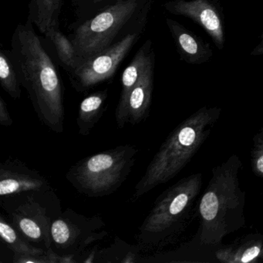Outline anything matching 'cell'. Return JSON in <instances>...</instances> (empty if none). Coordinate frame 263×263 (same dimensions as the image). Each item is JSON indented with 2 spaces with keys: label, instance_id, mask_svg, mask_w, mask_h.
<instances>
[{
  "label": "cell",
  "instance_id": "3957f363",
  "mask_svg": "<svg viewBox=\"0 0 263 263\" xmlns=\"http://www.w3.org/2000/svg\"><path fill=\"white\" fill-rule=\"evenodd\" d=\"M218 107H203L180 123L160 147L135 187L134 200L176 177L209 138L221 117Z\"/></svg>",
  "mask_w": 263,
  "mask_h": 263
},
{
  "label": "cell",
  "instance_id": "603a6c76",
  "mask_svg": "<svg viewBox=\"0 0 263 263\" xmlns=\"http://www.w3.org/2000/svg\"><path fill=\"white\" fill-rule=\"evenodd\" d=\"M251 150V167L255 176L263 180V127L254 135Z\"/></svg>",
  "mask_w": 263,
  "mask_h": 263
},
{
  "label": "cell",
  "instance_id": "9a60e30c",
  "mask_svg": "<svg viewBox=\"0 0 263 263\" xmlns=\"http://www.w3.org/2000/svg\"><path fill=\"white\" fill-rule=\"evenodd\" d=\"M155 62L154 58L147 64L129 96L127 118L129 124L132 125L144 122L150 114L155 81Z\"/></svg>",
  "mask_w": 263,
  "mask_h": 263
},
{
  "label": "cell",
  "instance_id": "5b68a950",
  "mask_svg": "<svg viewBox=\"0 0 263 263\" xmlns=\"http://www.w3.org/2000/svg\"><path fill=\"white\" fill-rule=\"evenodd\" d=\"M153 0H118L90 17L79 21L68 36L80 61L143 32Z\"/></svg>",
  "mask_w": 263,
  "mask_h": 263
},
{
  "label": "cell",
  "instance_id": "484cf974",
  "mask_svg": "<svg viewBox=\"0 0 263 263\" xmlns=\"http://www.w3.org/2000/svg\"><path fill=\"white\" fill-rule=\"evenodd\" d=\"M262 261H263V256H262Z\"/></svg>",
  "mask_w": 263,
  "mask_h": 263
},
{
  "label": "cell",
  "instance_id": "d4e9b609",
  "mask_svg": "<svg viewBox=\"0 0 263 263\" xmlns=\"http://www.w3.org/2000/svg\"><path fill=\"white\" fill-rule=\"evenodd\" d=\"M252 56H261L263 55V33L261 36V40L260 42L258 43V45L252 50V53H251Z\"/></svg>",
  "mask_w": 263,
  "mask_h": 263
},
{
  "label": "cell",
  "instance_id": "6da1fadb",
  "mask_svg": "<svg viewBox=\"0 0 263 263\" xmlns=\"http://www.w3.org/2000/svg\"><path fill=\"white\" fill-rule=\"evenodd\" d=\"M10 51L20 82L40 121L54 133L62 134L65 119L64 84L28 20L16 27Z\"/></svg>",
  "mask_w": 263,
  "mask_h": 263
},
{
  "label": "cell",
  "instance_id": "7c38bea8",
  "mask_svg": "<svg viewBox=\"0 0 263 263\" xmlns=\"http://www.w3.org/2000/svg\"><path fill=\"white\" fill-rule=\"evenodd\" d=\"M155 58L152 43L147 40L140 47L130 64L126 67L121 77V92L115 110V121L119 128H124L128 123L127 104L132 89L144 73L147 64Z\"/></svg>",
  "mask_w": 263,
  "mask_h": 263
},
{
  "label": "cell",
  "instance_id": "d6986e66",
  "mask_svg": "<svg viewBox=\"0 0 263 263\" xmlns=\"http://www.w3.org/2000/svg\"><path fill=\"white\" fill-rule=\"evenodd\" d=\"M0 83L3 89L13 99L21 97V84L13 64L11 51L0 50Z\"/></svg>",
  "mask_w": 263,
  "mask_h": 263
},
{
  "label": "cell",
  "instance_id": "30bf717a",
  "mask_svg": "<svg viewBox=\"0 0 263 263\" xmlns=\"http://www.w3.org/2000/svg\"><path fill=\"white\" fill-rule=\"evenodd\" d=\"M164 7L172 14L185 16L195 21L209 33L218 49L224 48L222 17L216 1L171 0L164 4Z\"/></svg>",
  "mask_w": 263,
  "mask_h": 263
},
{
  "label": "cell",
  "instance_id": "7a4b0ae2",
  "mask_svg": "<svg viewBox=\"0 0 263 263\" xmlns=\"http://www.w3.org/2000/svg\"><path fill=\"white\" fill-rule=\"evenodd\" d=\"M239 157L234 154L215 166L198 203L199 226L190 241L204 250H215L222 240L246 226V192L240 185L242 170Z\"/></svg>",
  "mask_w": 263,
  "mask_h": 263
},
{
  "label": "cell",
  "instance_id": "277c9868",
  "mask_svg": "<svg viewBox=\"0 0 263 263\" xmlns=\"http://www.w3.org/2000/svg\"><path fill=\"white\" fill-rule=\"evenodd\" d=\"M202 181V173L192 174L158 197L139 228L137 239L141 250H160L182 236L198 215Z\"/></svg>",
  "mask_w": 263,
  "mask_h": 263
},
{
  "label": "cell",
  "instance_id": "44dd1931",
  "mask_svg": "<svg viewBox=\"0 0 263 263\" xmlns=\"http://www.w3.org/2000/svg\"><path fill=\"white\" fill-rule=\"evenodd\" d=\"M141 250L139 246H132L125 241L117 238L115 244L107 249H101L96 252L95 262H136L138 252Z\"/></svg>",
  "mask_w": 263,
  "mask_h": 263
},
{
  "label": "cell",
  "instance_id": "7402d4cb",
  "mask_svg": "<svg viewBox=\"0 0 263 263\" xmlns=\"http://www.w3.org/2000/svg\"><path fill=\"white\" fill-rule=\"evenodd\" d=\"M118 0H72V4L76 7L79 21L90 17L107 6Z\"/></svg>",
  "mask_w": 263,
  "mask_h": 263
},
{
  "label": "cell",
  "instance_id": "5bb4252c",
  "mask_svg": "<svg viewBox=\"0 0 263 263\" xmlns=\"http://www.w3.org/2000/svg\"><path fill=\"white\" fill-rule=\"evenodd\" d=\"M262 256L263 234L252 233L218 246L214 260L221 263H256L262 261Z\"/></svg>",
  "mask_w": 263,
  "mask_h": 263
},
{
  "label": "cell",
  "instance_id": "2e32d148",
  "mask_svg": "<svg viewBox=\"0 0 263 263\" xmlns=\"http://www.w3.org/2000/svg\"><path fill=\"white\" fill-rule=\"evenodd\" d=\"M64 0H30L28 21L37 27L40 33L47 36L59 29L60 15Z\"/></svg>",
  "mask_w": 263,
  "mask_h": 263
},
{
  "label": "cell",
  "instance_id": "8992f818",
  "mask_svg": "<svg viewBox=\"0 0 263 263\" xmlns=\"http://www.w3.org/2000/svg\"><path fill=\"white\" fill-rule=\"evenodd\" d=\"M138 152L136 146L124 144L87 157L69 169L66 179L85 196L111 195L128 178Z\"/></svg>",
  "mask_w": 263,
  "mask_h": 263
},
{
  "label": "cell",
  "instance_id": "4fadbf2b",
  "mask_svg": "<svg viewBox=\"0 0 263 263\" xmlns=\"http://www.w3.org/2000/svg\"><path fill=\"white\" fill-rule=\"evenodd\" d=\"M180 58L184 62L194 65L207 63L213 56L210 45L198 35L190 31L177 21L166 19Z\"/></svg>",
  "mask_w": 263,
  "mask_h": 263
},
{
  "label": "cell",
  "instance_id": "ffe728a7",
  "mask_svg": "<svg viewBox=\"0 0 263 263\" xmlns=\"http://www.w3.org/2000/svg\"><path fill=\"white\" fill-rule=\"evenodd\" d=\"M46 37L53 43L60 62L62 64L67 73L73 71L79 64V58H78L74 46L70 38L65 36L59 29L53 30Z\"/></svg>",
  "mask_w": 263,
  "mask_h": 263
},
{
  "label": "cell",
  "instance_id": "e0dca14e",
  "mask_svg": "<svg viewBox=\"0 0 263 263\" xmlns=\"http://www.w3.org/2000/svg\"><path fill=\"white\" fill-rule=\"evenodd\" d=\"M108 91L99 90L86 97L79 106L77 124L82 136L90 135L105 112Z\"/></svg>",
  "mask_w": 263,
  "mask_h": 263
},
{
  "label": "cell",
  "instance_id": "8fae6325",
  "mask_svg": "<svg viewBox=\"0 0 263 263\" xmlns=\"http://www.w3.org/2000/svg\"><path fill=\"white\" fill-rule=\"evenodd\" d=\"M45 176L19 159L9 158L0 164V196L50 189Z\"/></svg>",
  "mask_w": 263,
  "mask_h": 263
},
{
  "label": "cell",
  "instance_id": "52a82bcc",
  "mask_svg": "<svg viewBox=\"0 0 263 263\" xmlns=\"http://www.w3.org/2000/svg\"><path fill=\"white\" fill-rule=\"evenodd\" d=\"M1 207L24 238L46 250L51 249V227L62 213L61 200L53 187L1 197Z\"/></svg>",
  "mask_w": 263,
  "mask_h": 263
},
{
  "label": "cell",
  "instance_id": "ba28073f",
  "mask_svg": "<svg viewBox=\"0 0 263 263\" xmlns=\"http://www.w3.org/2000/svg\"><path fill=\"white\" fill-rule=\"evenodd\" d=\"M106 228L100 215L86 216L67 209L52 224L51 249L60 255L78 256L107 236Z\"/></svg>",
  "mask_w": 263,
  "mask_h": 263
},
{
  "label": "cell",
  "instance_id": "cb8c5ba5",
  "mask_svg": "<svg viewBox=\"0 0 263 263\" xmlns=\"http://www.w3.org/2000/svg\"><path fill=\"white\" fill-rule=\"evenodd\" d=\"M13 124V119L9 112L7 103L2 97L0 96V124L4 127H10Z\"/></svg>",
  "mask_w": 263,
  "mask_h": 263
},
{
  "label": "cell",
  "instance_id": "9c48e42d",
  "mask_svg": "<svg viewBox=\"0 0 263 263\" xmlns=\"http://www.w3.org/2000/svg\"><path fill=\"white\" fill-rule=\"evenodd\" d=\"M142 33H130L108 48L80 61L78 67L68 73L72 87L83 93L111 78Z\"/></svg>",
  "mask_w": 263,
  "mask_h": 263
},
{
  "label": "cell",
  "instance_id": "ac0fdd59",
  "mask_svg": "<svg viewBox=\"0 0 263 263\" xmlns=\"http://www.w3.org/2000/svg\"><path fill=\"white\" fill-rule=\"evenodd\" d=\"M0 236L7 247L16 255L41 256L47 253L46 249L34 246L24 238L3 215H0Z\"/></svg>",
  "mask_w": 263,
  "mask_h": 263
}]
</instances>
